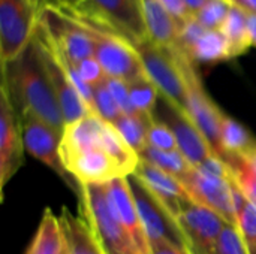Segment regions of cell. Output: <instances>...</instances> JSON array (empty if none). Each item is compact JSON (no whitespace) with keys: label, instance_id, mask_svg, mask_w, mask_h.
Segmentation results:
<instances>
[{"label":"cell","instance_id":"5bb4252c","mask_svg":"<svg viewBox=\"0 0 256 254\" xmlns=\"http://www.w3.org/2000/svg\"><path fill=\"white\" fill-rule=\"evenodd\" d=\"M182 183L194 202L212 208L228 223L237 226L232 178L226 180L220 177H213L194 168Z\"/></svg>","mask_w":256,"mask_h":254},{"label":"cell","instance_id":"4dcf8cb0","mask_svg":"<svg viewBox=\"0 0 256 254\" xmlns=\"http://www.w3.org/2000/svg\"><path fill=\"white\" fill-rule=\"evenodd\" d=\"M93 103H94V114H98L104 121L110 124H114L122 115V111L117 102L114 100L106 85V81L93 88Z\"/></svg>","mask_w":256,"mask_h":254},{"label":"cell","instance_id":"d4e9b609","mask_svg":"<svg viewBox=\"0 0 256 254\" xmlns=\"http://www.w3.org/2000/svg\"><path fill=\"white\" fill-rule=\"evenodd\" d=\"M141 160H146L154 166H158L159 169L174 175L176 178H178L180 181H183L190 171L194 169V166L186 160V157L178 151H160L152 147H147L141 154H140Z\"/></svg>","mask_w":256,"mask_h":254},{"label":"cell","instance_id":"f1b7e54d","mask_svg":"<svg viewBox=\"0 0 256 254\" xmlns=\"http://www.w3.org/2000/svg\"><path fill=\"white\" fill-rule=\"evenodd\" d=\"M231 9L232 4L230 0H207V3L194 16L204 28L220 30Z\"/></svg>","mask_w":256,"mask_h":254},{"label":"cell","instance_id":"5b68a950","mask_svg":"<svg viewBox=\"0 0 256 254\" xmlns=\"http://www.w3.org/2000/svg\"><path fill=\"white\" fill-rule=\"evenodd\" d=\"M174 51L178 58L180 67L183 70L184 81H186V91H188L186 118H189L196 126V129L206 136L213 151L220 159L225 160V154H224V148L220 142L222 121H224L225 114L214 105V102L210 99V96L204 90L201 78L198 72L195 70L194 63L189 60V57L183 51H180L177 46H174Z\"/></svg>","mask_w":256,"mask_h":254},{"label":"cell","instance_id":"f35d334b","mask_svg":"<svg viewBox=\"0 0 256 254\" xmlns=\"http://www.w3.org/2000/svg\"><path fill=\"white\" fill-rule=\"evenodd\" d=\"M206 3H207V0H184V4L190 15H195Z\"/></svg>","mask_w":256,"mask_h":254},{"label":"cell","instance_id":"60d3db41","mask_svg":"<svg viewBox=\"0 0 256 254\" xmlns=\"http://www.w3.org/2000/svg\"><path fill=\"white\" fill-rule=\"evenodd\" d=\"M84 3L86 0H58V6H66V7H80Z\"/></svg>","mask_w":256,"mask_h":254},{"label":"cell","instance_id":"8992f818","mask_svg":"<svg viewBox=\"0 0 256 254\" xmlns=\"http://www.w3.org/2000/svg\"><path fill=\"white\" fill-rule=\"evenodd\" d=\"M39 12L32 0H0V60L2 66L16 60L32 43Z\"/></svg>","mask_w":256,"mask_h":254},{"label":"cell","instance_id":"4fadbf2b","mask_svg":"<svg viewBox=\"0 0 256 254\" xmlns=\"http://www.w3.org/2000/svg\"><path fill=\"white\" fill-rule=\"evenodd\" d=\"M176 222L189 243V249L202 254H212L218 238L228 223L208 207L192 202L177 216Z\"/></svg>","mask_w":256,"mask_h":254},{"label":"cell","instance_id":"e575fe53","mask_svg":"<svg viewBox=\"0 0 256 254\" xmlns=\"http://www.w3.org/2000/svg\"><path fill=\"white\" fill-rule=\"evenodd\" d=\"M164 3V6L176 16V19L182 24L188 18H190L192 15L189 13L186 4H184V0H160Z\"/></svg>","mask_w":256,"mask_h":254},{"label":"cell","instance_id":"83f0119b","mask_svg":"<svg viewBox=\"0 0 256 254\" xmlns=\"http://www.w3.org/2000/svg\"><path fill=\"white\" fill-rule=\"evenodd\" d=\"M231 169L232 181L248 199L256 204V171L244 156H228L225 160Z\"/></svg>","mask_w":256,"mask_h":254},{"label":"cell","instance_id":"44dd1931","mask_svg":"<svg viewBox=\"0 0 256 254\" xmlns=\"http://www.w3.org/2000/svg\"><path fill=\"white\" fill-rule=\"evenodd\" d=\"M24 254H69L60 219L52 210L45 208L36 234Z\"/></svg>","mask_w":256,"mask_h":254},{"label":"cell","instance_id":"9c48e42d","mask_svg":"<svg viewBox=\"0 0 256 254\" xmlns=\"http://www.w3.org/2000/svg\"><path fill=\"white\" fill-rule=\"evenodd\" d=\"M24 135L20 114L12 102L8 85L0 87V192L24 165Z\"/></svg>","mask_w":256,"mask_h":254},{"label":"cell","instance_id":"d590c367","mask_svg":"<svg viewBox=\"0 0 256 254\" xmlns=\"http://www.w3.org/2000/svg\"><path fill=\"white\" fill-rule=\"evenodd\" d=\"M150 254H190V249H180L171 244L159 243L152 246V253Z\"/></svg>","mask_w":256,"mask_h":254},{"label":"cell","instance_id":"836d02e7","mask_svg":"<svg viewBox=\"0 0 256 254\" xmlns=\"http://www.w3.org/2000/svg\"><path fill=\"white\" fill-rule=\"evenodd\" d=\"M106 85L114 97V100L117 102L122 114L124 115H135L138 114L130 102V94H129V84L120 79H114V78H106Z\"/></svg>","mask_w":256,"mask_h":254},{"label":"cell","instance_id":"b9f144b4","mask_svg":"<svg viewBox=\"0 0 256 254\" xmlns=\"http://www.w3.org/2000/svg\"><path fill=\"white\" fill-rule=\"evenodd\" d=\"M244 157L248 159V162L254 166V169L256 171V144L248 151V153H246V154H244Z\"/></svg>","mask_w":256,"mask_h":254},{"label":"cell","instance_id":"6da1fadb","mask_svg":"<svg viewBox=\"0 0 256 254\" xmlns=\"http://www.w3.org/2000/svg\"><path fill=\"white\" fill-rule=\"evenodd\" d=\"M2 81L18 112H28L63 133V115L33 40L16 60L2 66Z\"/></svg>","mask_w":256,"mask_h":254},{"label":"cell","instance_id":"1f68e13d","mask_svg":"<svg viewBox=\"0 0 256 254\" xmlns=\"http://www.w3.org/2000/svg\"><path fill=\"white\" fill-rule=\"evenodd\" d=\"M147 144L152 148L160 150V151H174L178 150L176 135L172 129L162 121H154L150 124L148 135H147Z\"/></svg>","mask_w":256,"mask_h":254},{"label":"cell","instance_id":"7402d4cb","mask_svg":"<svg viewBox=\"0 0 256 254\" xmlns=\"http://www.w3.org/2000/svg\"><path fill=\"white\" fill-rule=\"evenodd\" d=\"M220 33L228 43L231 58L243 55L252 46L248 30V13L237 6H232L225 24L220 28Z\"/></svg>","mask_w":256,"mask_h":254},{"label":"cell","instance_id":"7a4b0ae2","mask_svg":"<svg viewBox=\"0 0 256 254\" xmlns=\"http://www.w3.org/2000/svg\"><path fill=\"white\" fill-rule=\"evenodd\" d=\"M58 7L69 12L84 27L93 45V55L102 66L106 78L120 79L128 84L147 78L142 63L128 39L84 12L66 6Z\"/></svg>","mask_w":256,"mask_h":254},{"label":"cell","instance_id":"7bdbcfd3","mask_svg":"<svg viewBox=\"0 0 256 254\" xmlns=\"http://www.w3.org/2000/svg\"><path fill=\"white\" fill-rule=\"evenodd\" d=\"M190 254H202V253H198V252H195V250H192V249H190Z\"/></svg>","mask_w":256,"mask_h":254},{"label":"cell","instance_id":"603a6c76","mask_svg":"<svg viewBox=\"0 0 256 254\" xmlns=\"http://www.w3.org/2000/svg\"><path fill=\"white\" fill-rule=\"evenodd\" d=\"M154 121V118H150L142 114H135V115H124L122 114L120 118L114 123V127L118 130L122 138L128 142V145L141 154L147 147V135L150 124Z\"/></svg>","mask_w":256,"mask_h":254},{"label":"cell","instance_id":"ac0fdd59","mask_svg":"<svg viewBox=\"0 0 256 254\" xmlns=\"http://www.w3.org/2000/svg\"><path fill=\"white\" fill-rule=\"evenodd\" d=\"M147 37L162 48H174L178 40L180 22L160 0H136Z\"/></svg>","mask_w":256,"mask_h":254},{"label":"cell","instance_id":"9a60e30c","mask_svg":"<svg viewBox=\"0 0 256 254\" xmlns=\"http://www.w3.org/2000/svg\"><path fill=\"white\" fill-rule=\"evenodd\" d=\"M106 187V198L110 202V207L117 217V220L122 223L124 231L129 234L132 243L135 244L140 254H150V243L146 237L138 208L135 204V198L130 189L129 177L116 178L105 184Z\"/></svg>","mask_w":256,"mask_h":254},{"label":"cell","instance_id":"8d00e7d4","mask_svg":"<svg viewBox=\"0 0 256 254\" xmlns=\"http://www.w3.org/2000/svg\"><path fill=\"white\" fill-rule=\"evenodd\" d=\"M232 6L240 7L246 13H256V0H230Z\"/></svg>","mask_w":256,"mask_h":254},{"label":"cell","instance_id":"3957f363","mask_svg":"<svg viewBox=\"0 0 256 254\" xmlns=\"http://www.w3.org/2000/svg\"><path fill=\"white\" fill-rule=\"evenodd\" d=\"M130 43L142 63L147 78L158 87L164 100L172 109L186 117V81L174 48H162L148 37H142Z\"/></svg>","mask_w":256,"mask_h":254},{"label":"cell","instance_id":"d6a6232c","mask_svg":"<svg viewBox=\"0 0 256 254\" xmlns=\"http://www.w3.org/2000/svg\"><path fill=\"white\" fill-rule=\"evenodd\" d=\"M74 66H75L78 75L81 76V79L87 85H90L92 88H94V87H98L106 81V75L94 57H88L86 60H81V61L75 63Z\"/></svg>","mask_w":256,"mask_h":254},{"label":"cell","instance_id":"ffe728a7","mask_svg":"<svg viewBox=\"0 0 256 254\" xmlns=\"http://www.w3.org/2000/svg\"><path fill=\"white\" fill-rule=\"evenodd\" d=\"M58 219L66 237L69 254H106L92 226L81 214L74 216L64 207Z\"/></svg>","mask_w":256,"mask_h":254},{"label":"cell","instance_id":"52a82bcc","mask_svg":"<svg viewBox=\"0 0 256 254\" xmlns=\"http://www.w3.org/2000/svg\"><path fill=\"white\" fill-rule=\"evenodd\" d=\"M33 42L36 45L42 66L45 69V73L52 87L57 103L60 106L64 127L84 118L88 114H93L90 111L88 105L84 102V99L78 93V90L75 88V85L72 84V81H70L66 69L63 67L62 61L58 60L48 36L39 25V21H38V28L34 33Z\"/></svg>","mask_w":256,"mask_h":254},{"label":"cell","instance_id":"e0dca14e","mask_svg":"<svg viewBox=\"0 0 256 254\" xmlns=\"http://www.w3.org/2000/svg\"><path fill=\"white\" fill-rule=\"evenodd\" d=\"M134 177H136L153 193V196L172 214L174 219L186 205L194 202L178 178L146 160H140Z\"/></svg>","mask_w":256,"mask_h":254},{"label":"cell","instance_id":"30bf717a","mask_svg":"<svg viewBox=\"0 0 256 254\" xmlns=\"http://www.w3.org/2000/svg\"><path fill=\"white\" fill-rule=\"evenodd\" d=\"M74 9L93 16L129 42L147 37L136 0H86Z\"/></svg>","mask_w":256,"mask_h":254},{"label":"cell","instance_id":"484cf974","mask_svg":"<svg viewBox=\"0 0 256 254\" xmlns=\"http://www.w3.org/2000/svg\"><path fill=\"white\" fill-rule=\"evenodd\" d=\"M234 205H236V219L237 228L242 232L246 244L250 252L256 250V204L244 196V193L232 181Z\"/></svg>","mask_w":256,"mask_h":254},{"label":"cell","instance_id":"ee69618b","mask_svg":"<svg viewBox=\"0 0 256 254\" xmlns=\"http://www.w3.org/2000/svg\"><path fill=\"white\" fill-rule=\"evenodd\" d=\"M252 254H256V250H254V252H250Z\"/></svg>","mask_w":256,"mask_h":254},{"label":"cell","instance_id":"8fae6325","mask_svg":"<svg viewBox=\"0 0 256 254\" xmlns=\"http://www.w3.org/2000/svg\"><path fill=\"white\" fill-rule=\"evenodd\" d=\"M21 123H22V135H24V145L26 151L32 154L34 159L51 168L57 175H60L66 183L70 180L75 181L63 166L60 157V144L62 135L50 124L42 121L40 118L28 114V112H18ZM76 184V183H75ZM72 187V184L69 183Z\"/></svg>","mask_w":256,"mask_h":254},{"label":"cell","instance_id":"7c38bea8","mask_svg":"<svg viewBox=\"0 0 256 254\" xmlns=\"http://www.w3.org/2000/svg\"><path fill=\"white\" fill-rule=\"evenodd\" d=\"M176 46L183 51L194 64H214L231 60L228 43L220 30L204 28L194 15L180 24V33Z\"/></svg>","mask_w":256,"mask_h":254},{"label":"cell","instance_id":"cb8c5ba5","mask_svg":"<svg viewBox=\"0 0 256 254\" xmlns=\"http://www.w3.org/2000/svg\"><path fill=\"white\" fill-rule=\"evenodd\" d=\"M220 142L225 160L228 156H244L256 144L254 136L248 132V129L228 115H225L222 121Z\"/></svg>","mask_w":256,"mask_h":254},{"label":"cell","instance_id":"d6986e66","mask_svg":"<svg viewBox=\"0 0 256 254\" xmlns=\"http://www.w3.org/2000/svg\"><path fill=\"white\" fill-rule=\"evenodd\" d=\"M170 111L171 114L168 117L166 124L172 129L176 135L178 151L186 157V160L194 168H200L207 159H210L216 153L213 151L206 136L196 129V126L189 118H186L183 114L177 112L171 106Z\"/></svg>","mask_w":256,"mask_h":254},{"label":"cell","instance_id":"2e32d148","mask_svg":"<svg viewBox=\"0 0 256 254\" xmlns=\"http://www.w3.org/2000/svg\"><path fill=\"white\" fill-rule=\"evenodd\" d=\"M68 174L78 184H108L124 174L104 147H94L62 159Z\"/></svg>","mask_w":256,"mask_h":254},{"label":"cell","instance_id":"ab89813d","mask_svg":"<svg viewBox=\"0 0 256 254\" xmlns=\"http://www.w3.org/2000/svg\"><path fill=\"white\" fill-rule=\"evenodd\" d=\"M32 3H33V6L36 7V10L40 13L44 9H46V7H51V6H58V0H32Z\"/></svg>","mask_w":256,"mask_h":254},{"label":"cell","instance_id":"ba28073f","mask_svg":"<svg viewBox=\"0 0 256 254\" xmlns=\"http://www.w3.org/2000/svg\"><path fill=\"white\" fill-rule=\"evenodd\" d=\"M130 189L135 198L138 214L146 232V237L153 244L165 243L180 249H188L189 243L178 228L172 214L153 196V193L134 175L129 177Z\"/></svg>","mask_w":256,"mask_h":254},{"label":"cell","instance_id":"4316f807","mask_svg":"<svg viewBox=\"0 0 256 254\" xmlns=\"http://www.w3.org/2000/svg\"><path fill=\"white\" fill-rule=\"evenodd\" d=\"M129 94H130V102L138 114L154 118V108L158 99L162 96L158 87L148 78H142L140 81L129 84Z\"/></svg>","mask_w":256,"mask_h":254},{"label":"cell","instance_id":"277c9868","mask_svg":"<svg viewBox=\"0 0 256 254\" xmlns=\"http://www.w3.org/2000/svg\"><path fill=\"white\" fill-rule=\"evenodd\" d=\"M76 192L78 211L92 226L106 254H140L110 207L105 184H78Z\"/></svg>","mask_w":256,"mask_h":254},{"label":"cell","instance_id":"74e56055","mask_svg":"<svg viewBox=\"0 0 256 254\" xmlns=\"http://www.w3.org/2000/svg\"><path fill=\"white\" fill-rule=\"evenodd\" d=\"M248 30L252 46H256V13H248Z\"/></svg>","mask_w":256,"mask_h":254},{"label":"cell","instance_id":"f546056e","mask_svg":"<svg viewBox=\"0 0 256 254\" xmlns=\"http://www.w3.org/2000/svg\"><path fill=\"white\" fill-rule=\"evenodd\" d=\"M212 254H252L242 232L236 225L226 223L218 238Z\"/></svg>","mask_w":256,"mask_h":254}]
</instances>
